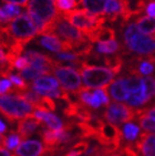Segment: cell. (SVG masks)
<instances>
[{
	"label": "cell",
	"mask_w": 155,
	"mask_h": 156,
	"mask_svg": "<svg viewBox=\"0 0 155 156\" xmlns=\"http://www.w3.org/2000/svg\"><path fill=\"white\" fill-rule=\"evenodd\" d=\"M123 40L125 51L137 54L151 62L155 59V37L142 33L135 23H128L125 27Z\"/></svg>",
	"instance_id": "1"
},
{
	"label": "cell",
	"mask_w": 155,
	"mask_h": 156,
	"mask_svg": "<svg viewBox=\"0 0 155 156\" xmlns=\"http://www.w3.org/2000/svg\"><path fill=\"white\" fill-rule=\"evenodd\" d=\"M36 108L24 100L20 94H2L0 95V113L7 121L13 123L17 120L33 114Z\"/></svg>",
	"instance_id": "2"
},
{
	"label": "cell",
	"mask_w": 155,
	"mask_h": 156,
	"mask_svg": "<svg viewBox=\"0 0 155 156\" xmlns=\"http://www.w3.org/2000/svg\"><path fill=\"white\" fill-rule=\"evenodd\" d=\"M63 18L68 21L73 27L79 29L80 31L89 38L91 34L104 27L106 19L104 17H100L90 13L84 9H75L68 12H60Z\"/></svg>",
	"instance_id": "3"
},
{
	"label": "cell",
	"mask_w": 155,
	"mask_h": 156,
	"mask_svg": "<svg viewBox=\"0 0 155 156\" xmlns=\"http://www.w3.org/2000/svg\"><path fill=\"white\" fill-rule=\"evenodd\" d=\"M80 74L82 75L84 87L91 89H106L110 83L113 82L115 73L106 66H99L89 64L85 61L82 62L80 69Z\"/></svg>",
	"instance_id": "4"
},
{
	"label": "cell",
	"mask_w": 155,
	"mask_h": 156,
	"mask_svg": "<svg viewBox=\"0 0 155 156\" xmlns=\"http://www.w3.org/2000/svg\"><path fill=\"white\" fill-rule=\"evenodd\" d=\"M51 33H54L63 42L71 45L73 48V52H79L88 43H90L87 36L82 31H80L79 29L73 27L72 24L69 23L68 21L61 16V13L52 26Z\"/></svg>",
	"instance_id": "5"
},
{
	"label": "cell",
	"mask_w": 155,
	"mask_h": 156,
	"mask_svg": "<svg viewBox=\"0 0 155 156\" xmlns=\"http://www.w3.org/2000/svg\"><path fill=\"white\" fill-rule=\"evenodd\" d=\"M5 31L16 42L27 44L38 37V30L28 13H22L5 26Z\"/></svg>",
	"instance_id": "6"
},
{
	"label": "cell",
	"mask_w": 155,
	"mask_h": 156,
	"mask_svg": "<svg viewBox=\"0 0 155 156\" xmlns=\"http://www.w3.org/2000/svg\"><path fill=\"white\" fill-rule=\"evenodd\" d=\"M96 133L94 136V140L98 141V143L101 146H104L110 148L111 151L116 152L119 150L123 141L122 129L119 126L114 125L112 123H109L106 121L98 119L96 122Z\"/></svg>",
	"instance_id": "7"
},
{
	"label": "cell",
	"mask_w": 155,
	"mask_h": 156,
	"mask_svg": "<svg viewBox=\"0 0 155 156\" xmlns=\"http://www.w3.org/2000/svg\"><path fill=\"white\" fill-rule=\"evenodd\" d=\"M27 11L36 15L47 26V32L45 34L51 33L52 26L60 16L56 7V0H30Z\"/></svg>",
	"instance_id": "8"
},
{
	"label": "cell",
	"mask_w": 155,
	"mask_h": 156,
	"mask_svg": "<svg viewBox=\"0 0 155 156\" xmlns=\"http://www.w3.org/2000/svg\"><path fill=\"white\" fill-rule=\"evenodd\" d=\"M52 72L57 78L58 82L61 83V87L64 89L67 92L72 94H77L81 87V75L77 69L72 66H66L58 61L56 66L52 68Z\"/></svg>",
	"instance_id": "9"
},
{
	"label": "cell",
	"mask_w": 155,
	"mask_h": 156,
	"mask_svg": "<svg viewBox=\"0 0 155 156\" xmlns=\"http://www.w3.org/2000/svg\"><path fill=\"white\" fill-rule=\"evenodd\" d=\"M103 117L109 123L119 126L120 124L132 123V121L136 120V110L120 102L110 103L103 112Z\"/></svg>",
	"instance_id": "10"
},
{
	"label": "cell",
	"mask_w": 155,
	"mask_h": 156,
	"mask_svg": "<svg viewBox=\"0 0 155 156\" xmlns=\"http://www.w3.org/2000/svg\"><path fill=\"white\" fill-rule=\"evenodd\" d=\"M24 57L29 60L31 68L38 70V71L42 72L45 75H49L50 73H52V68L58 62L57 60L52 59V58L47 55V54L40 53V52H37V51H32V50L26 51Z\"/></svg>",
	"instance_id": "11"
},
{
	"label": "cell",
	"mask_w": 155,
	"mask_h": 156,
	"mask_svg": "<svg viewBox=\"0 0 155 156\" xmlns=\"http://www.w3.org/2000/svg\"><path fill=\"white\" fill-rule=\"evenodd\" d=\"M38 44H40L43 48L48 49L49 51H52L54 53H61V52H73V48L71 45L63 42L59 37L54 33H48L39 36Z\"/></svg>",
	"instance_id": "12"
},
{
	"label": "cell",
	"mask_w": 155,
	"mask_h": 156,
	"mask_svg": "<svg viewBox=\"0 0 155 156\" xmlns=\"http://www.w3.org/2000/svg\"><path fill=\"white\" fill-rule=\"evenodd\" d=\"M45 145L36 140L23 141L13 151V156H45Z\"/></svg>",
	"instance_id": "13"
},
{
	"label": "cell",
	"mask_w": 155,
	"mask_h": 156,
	"mask_svg": "<svg viewBox=\"0 0 155 156\" xmlns=\"http://www.w3.org/2000/svg\"><path fill=\"white\" fill-rule=\"evenodd\" d=\"M140 156H155V134L142 132L134 144Z\"/></svg>",
	"instance_id": "14"
},
{
	"label": "cell",
	"mask_w": 155,
	"mask_h": 156,
	"mask_svg": "<svg viewBox=\"0 0 155 156\" xmlns=\"http://www.w3.org/2000/svg\"><path fill=\"white\" fill-rule=\"evenodd\" d=\"M41 123L42 122L37 120L36 117L33 116V114H31L19 121L18 124H17V132L21 136V138L26 141V138H28L30 135H32L33 133L38 129V127H40Z\"/></svg>",
	"instance_id": "15"
},
{
	"label": "cell",
	"mask_w": 155,
	"mask_h": 156,
	"mask_svg": "<svg viewBox=\"0 0 155 156\" xmlns=\"http://www.w3.org/2000/svg\"><path fill=\"white\" fill-rule=\"evenodd\" d=\"M30 87L32 90L37 91L39 94H42L43 92H48V91L56 90L58 87H60L59 82L57 79H54L53 76L50 75H43L41 78L37 79L31 83Z\"/></svg>",
	"instance_id": "16"
},
{
	"label": "cell",
	"mask_w": 155,
	"mask_h": 156,
	"mask_svg": "<svg viewBox=\"0 0 155 156\" xmlns=\"http://www.w3.org/2000/svg\"><path fill=\"white\" fill-rule=\"evenodd\" d=\"M107 2L109 0H80V5L84 10L100 17H104Z\"/></svg>",
	"instance_id": "17"
},
{
	"label": "cell",
	"mask_w": 155,
	"mask_h": 156,
	"mask_svg": "<svg viewBox=\"0 0 155 156\" xmlns=\"http://www.w3.org/2000/svg\"><path fill=\"white\" fill-rule=\"evenodd\" d=\"M109 93H110L111 98L117 102H123V101H126L128 99V91H126L125 87H124V83H123L122 76L119 79H116L115 81H113L111 83L110 87H109Z\"/></svg>",
	"instance_id": "18"
},
{
	"label": "cell",
	"mask_w": 155,
	"mask_h": 156,
	"mask_svg": "<svg viewBox=\"0 0 155 156\" xmlns=\"http://www.w3.org/2000/svg\"><path fill=\"white\" fill-rule=\"evenodd\" d=\"M91 43H99V42L110 41V40H116V33L115 30L111 27H102L98 31L91 34L88 38Z\"/></svg>",
	"instance_id": "19"
},
{
	"label": "cell",
	"mask_w": 155,
	"mask_h": 156,
	"mask_svg": "<svg viewBox=\"0 0 155 156\" xmlns=\"http://www.w3.org/2000/svg\"><path fill=\"white\" fill-rule=\"evenodd\" d=\"M135 26L142 33L146 36L155 37V18L147 16H141L135 20Z\"/></svg>",
	"instance_id": "20"
},
{
	"label": "cell",
	"mask_w": 155,
	"mask_h": 156,
	"mask_svg": "<svg viewBox=\"0 0 155 156\" xmlns=\"http://www.w3.org/2000/svg\"><path fill=\"white\" fill-rule=\"evenodd\" d=\"M121 50V44L116 40L99 42L96 45V53L98 54H116Z\"/></svg>",
	"instance_id": "21"
},
{
	"label": "cell",
	"mask_w": 155,
	"mask_h": 156,
	"mask_svg": "<svg viewBox=\"0 0 155 156\" xmlns=\"http://www.w3.org/2000/svg\"><path fill=\"white\" fill-rule=\"evenodd\" d=\"M103 62L105 63L106 68L112 70L115 74L121 72L123 64H124V61H123L122 57L120 54H113V55H110V57H104L103 58Z\"/></svg>",
	"instance_id": "22"
},
{
	"label": "cell",
	"mask_w": 155,
	"mask_h": 156,
	"mask_svg": "<svg viewBox=\"0 0 155 156\" xmlns=\"http://www.w3.org/2000/svg\"><path fill=\"white\" fill-rule=\"evenodd\" d=\"M123 138L126 142L132 143L133 141L139 138V134H140V127L133 123H126L125 125L123 126L122 129Z\"/></svg>",
	"instance_id": "23"
},
{
	"label": "cell",
	"mask_w": 155,
	"mask_h": 156,
	"mask_svg": "<svg viewBox=\"0 0 155 156\" xmlns=\"http://www.w3.org/2000/svg\"><path fill=\"white\" fill-rule=\"evenodd\" d=\"M90 148V145L87 141H79L74 145H72L71 148L66 152L64 154H61V156H81L85 154Z\"/></svg>",
	"instance_id": "24"
},
{
	"label": "cell",
	"mask_w": 155,
	"mask_h": 156,
	"mask_svg": "<svg viewBox=\"0 0 155 156\" xmlns=\"http://www.w3.org/2000/svg\"><path fill=\"white\" fill-rule=\"evenodd\" d=\"M79 6H80V0H56V7L59 12L72 11Z\"/></svg>",
	"instance_id": "25"
},
{
	"label": "cell",
	"mask_w": 155,
	"mask_h": 156,
	"mask_svg": "<svg viewBox=\"0 0 155 156\" xmlns=\"http://www.w3.org/2000/svg\"><path fill=\"white\" fill-rule=\"evenodd\" d=\"M21 141H22V138H21V136L19 135L18 133L15 132V131H10L8 137L5 140V144H3V146L7 147L8 150L15 151L16 148L22 143Z\"/></svg>",
	"instance_id": "26"
},
{
	"label": "cell",
	"mask_w": 155,
	"mask_h": 156,
	"mask_svg": "<svg viewBox=\"0 0 155 156\" xmlns=\"http://www.w3.org/2000/svg\"><path fill=\"white\" fill-rule=\"evenodd\" d=\"M136 120L139 121L141 127L144 131L155 134V120L149 116H145V115H137Z\"/></svg>",
	"instance_id": "27"
},
{
	"label": "cell",
	"mask_w": 155,
	"mask_h": 156,
	"mask_svg": "<svg viewBox=\"0 0 155 156\" xmlns=\"http://www.w3.org/2000/svg\"><path fill=\"white\" fill-rule=\"evenodd\" d=\"M22 8L23 7H20L18 5H15V3H5L2 10L10 19H15L22 13Z\"/></svg>",
	"instance_id": "28"
},
{
	"label": "cell",
	"mask_w": 155,
	"mask_h": 156,
	"mask_svg": "<svg viewBox=\"0 0 155 156\" xmlns=\"http://www.w3.org/2000/svg\"><path fill=\"white\" fill-rule=\"evenodd\" d=\"M43 73L40 72V71H38V70L33 69V68H31V66H29V68H27V69H24L23 71H20V76L23 80H26V81H34V80H37V79L41 78V76H43Z\"/></svg>",
	"instance_id": "29"
},
{
	"label": "cell",
	"mask_w": 155,
	"mask_h": 156,
	"mask_svg": "<svg viewBox=\"0 0 155 156\" xmlns=\"http://www.w3.org/2000/svg\"><path fill=\"white\" fill-rule=\"evenodd\" d=\"M93 92L99 98L102 106H106L107 108L110 105V98H109V94L106 92V89H98V90L93 91Z\"/></svg>",
	"instance_id": "30"
},
{
	"label": "cell",
	"mask_w": 155,
	"mask_h": 156,
	"mask_svg": "<svg viewBox=\"0 0 155 156\" xmlns=\"http://www.w3.org/2000/svg\"><path fill=\"white\" fill-rule=\"evenodd\" d=\"M7 92L8 94L13 93V87H12V83L9 79H2V80H0V95L6 94Z\"/></svg>",
	"instance_id": "31"
},
{
	"label": "cell",
	"mask_w": 155,
	"mask_h": 156,
	"mask_svg": "<svg viewBox=\"0 0 155 156\" xmlns=\"http://www.w3.org/2000/svg\"><path fill=\"white\" fill-rule=\"evenodd\" d=\"M30 66V63H29V60H28L27 58L24 57H19L17 60L15 61V63H13V68L17 70H19V71H23L24 69H27V68H29Z\"/></svg>",
	"instance_id": "32"
},
{
	"label": "cell",
	"mask_w": 155,
	"mask_h": 156,
	"mask_svg": "<svg viewBox=\"0 0 155 156\" xmlns=\"http://www.w3.org/2000/svg\"><path fill=\"white\" fill-rule=\"evenodd\" d=\"M136 110V108H135ZM137 115H145L149 116L153 120H155V105L151 108H137L136 110V116Z\"/></svg>",
	"instance_id": "33"
},
{
	"label": "cell",
	"mask_w": 155,
	"mask_h": 156,
	"mask_svg": "<svg viewBox=\"0 0 155 156\" xmlns=\"http://www.w3.org/2000/svg\"><path fill=\"white\" fill-rule=\"evenodd\" d=\"M121 153L125 156H140V154L135 150V147L133 144H126L125 146H123Z\"/></svg>",
	"instance_id": "34"
},
{
	"label": "cell",
	"mask_w": 155,
	"mask_h": 156,
	"mask_svg": "<svg viewBox=\"0 0 155 156\" xmlns=\"http://www.w3.org/2000/svg\"><path fill=\"white\" fill-rule=\"evenodd\" d=\"M145 12L147 17H151V18H155V1H151L150 3L146 5Z\"/></svg>",
	"instance_id": "35"
},
{
	"label": "cell",
	"mask_w": 155,
	"mask_h": 156,
	"mask_svg": "<svg viewBox=\"0 0 155 156\" xmlns=\"http://www.w3.org/2000/svg\"><path fill=\"white\" fill-rule=\"evenodd\" d=\"M12 19H10L8 16L5 13V11L2 10V8H0V24H2V26H6L11 21Z\"/></svg>",
	"instance_id": "36"
},
{
	"label": "cell",
	"mask_w": 155,
	"mask_h": 156,
	"mask_svg": "<svg viewBox=\"0 0 155 156\" xmlns=\"http://www.w3.org/2000/svg\"><path fill=\"white\" fill-rule=\"evenodd\" d=\"M2 1H8V3H15L23 8H27L30 2V0H2Z\"/></svg>",
	"instance_id": "37"
},
{
	"label": "cell",
	"mask_w": 155,
	"mask_h": 156,
	"mask_svg": "<svg viewBox=\"0 0 155 156\" xmlns=\"http://www.w3.org/2000/svg\"><path fill=\"white\" fill-rule=\"evenodd\" d=\"M0 156H13V154L10 153L9 151L3 147H0Z\"/></svg>",
	"instance_id": "38"
},
{
	"label": "cell",
	"mask_w": 155,
	"mask_h": 156,
	"mask_svg": "<svg viewBox=\"0 0 155 156\" xmlns=\"http://www.w3.org/2000/svg\"><path fill=\"white\" fill-rule=\"evenodd\" d=\"M7 132V127L6 125H5V123H3L2 121L0 120V133L2 134V133H6Z\"/></svg>",
	"instance_id": "39"
},
{
	"label": "cell",
	"mask_w": 155,
	"mask_h": 156,
	"mask_svg": "<svg viewBox=\"0 0 155 156\" xmlns=\"http://www.w3.org/2000/svg\"><path fill=\"white\" fill-rule=\"evenodd\" d=\"M5 140H6V137L0 133V147H3V144H5Z\"/></svg>",
	"instance_id": "40"
},
{
	"label": "cell",
	"mask_w": 155,
	"mask_h": 156,
	"mask_svg": "<svg viewBox=\"0 0 155 156\" xmlns=\"http://www.w3.org/2000/svg\"><path fill=\"white\" fill-rule=\"evenodd\" d=\"M111 156H123L122 153H117V152H114L113 154H111Z\"/></svg>",
	"instance_id": "41"
},
{
	"label": "cell",
	"mask_w": 155,
	"mask_h": 156,
	"mask_svg": "<svg viewBox=\"0 0 155 156\" xmlns=\"http://www.w3.org/2000/svg\"><path fill=\"white\" fill-rule=\"evenodd\" d=\"M151 1H155V0H151Z\"/></svg>",
	"instance_id": "42"
}]
</instances>
